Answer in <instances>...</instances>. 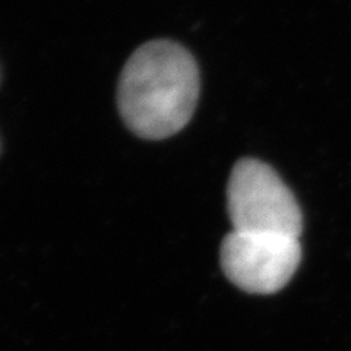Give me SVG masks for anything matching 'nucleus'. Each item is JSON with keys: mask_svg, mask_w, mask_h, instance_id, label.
<instances>
[{"mask_svg": "<svg viewBox=\"0 0 351 351\" xmlns=\"http://www.w3.org/2000/svg\"><path fill=\"white\" fill-rule=\"evenodd\" d=\"M199 90L192 54L174 41L154 40L125 64L117 88L119 112L139 138L166 139L191 122Z\"/></svg>", "mask_w": 351, "mask_h": 351, "instance_id": "nucleus-1", "label": "nucleus"}, {"mask_svg": "<svg viewBox=\"0 0 351 351\" xmlns=\"http://www.w3.org/2000/svg\"><path fill=\"white\" fill-rule=\"evenodd\" d=\"M227 211L233 230L299 237L303 215L289 186L268 164L243 158L227 184Z\"/></svg>", "mask_w": 351, "mask_h": 351, "instance_id": "nucleus-2", "label": "nucleus"}, {"mask_svg": "<svg viewBox=\"0 0 351 351\" xmlns=\"http://www.w3.org/2000/svg\"><path fill=\"white\" fill-rule=\"evenodd\" d=\"M300 261L299 237L277 233L233 230L219 250L226 277L250 294H274L284 289Z\"/></svg>", "mask_w": 351, "mask_h": 351, "instance_id": "nucleus-3", "label": "nucleus"}]
</instances>
